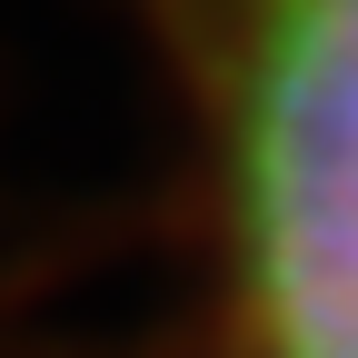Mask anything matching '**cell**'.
I'll list each match as a JSON object with an SVG mask.
<instances>
[{
    "mask_svg": "<svg viewBox=\"0 0 358 358\" xmlns=\"http://www.w3.org/2000/svg\"><path fill=\"white\" fill-rule=\"evenodd\" d=\"M199 159L209 358H358V0H159Z\"/></svg>",
    "mask_w": 358,
    "mask_h": 358,
    "instance_id": "6da1fadb",
    "label": "cell"
}]
</instances>
